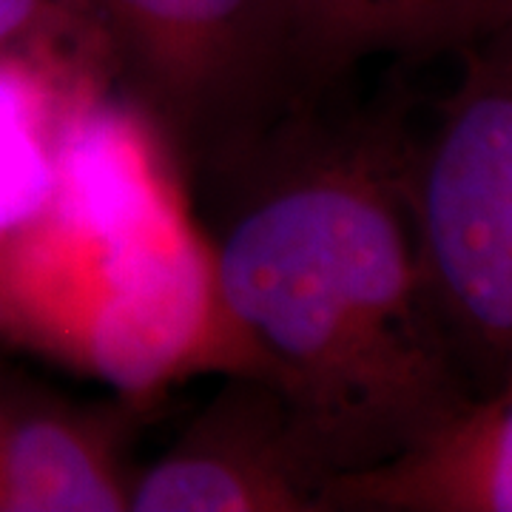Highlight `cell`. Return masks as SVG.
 Returning a JSON list of instances; mask_svg holds the SVG:
<instances>
[{
	"label": "cell",
	"instance_id": "cell-1",
	"mask_svg": "<svg viewBox=\"0 0 512 512\" xmlns=\"http://www.w3.org/2000/svg\"><path fill=\"white\" fill-rule=\"evenodd\" d=\"M399 97L296 106L188 180L222 302L328 478L379 467L473 390L421 262Z\"/></svg>",
	"mask_w": 512,
	"mask_h": 512
},
{
	"label": "cell",
	"instance_id": "cell-2",
	"mask_svg": "<svg viewBox=\"0 0 512 512\" xmlns=\"http://www.w3.org/2000/svg\"><path fill=\"white\" fill-rule=\"evenodd\" d=\"M0 339L146 410L194 376L262 373L180 165L114 89L74 128L55 205L0 256Z\"/></svg>",
	"mask_w": 512,
	"mask_h": 512
},
{
	"label": "cell",
	"instance_id": "cell-3",
	"mask_svg": "<svg viewBox=\"0 0 512 512\" xmlns=\"http://www.w3.org/2000/svg\"><path fill=\"white\" fill-rule=\"evenodd\" d=\"M456 86L413 134L421 262L473 399L512 379V23L458 52Z\"/></svg>",
	"mask_w": 512,
	"mask_h": 512
},
{
	"label": "cell",
	"instance_id": "cell-4",
	"mask_svg": "<svg viewBox=\"0 0 512 512\" xmlns=\"http://www.w3.org/2000/svg\"><path fill=\"white\" fill-rule=\"evenodd\" d=\"M114 89L183 171L296 109L282 0H89Z\"/></svg>",
	"mask_w": 512,
	"mask_h": 512
},
{
	"label": "cell",
	"instance_id": "cell-5",
	"mask_svg": "<svg viewBox=\"0 0 512 512\" xmlns=\"http://www.w3.org/2000/svg\"><path fill=\"white\" fill-rule=\"evenodd\" d=\"M325 484L274 382L225 373L183 433L134 467L128 512H325Z\"/></svg>",
	"mask_w": 512,
	"mask_h": 512
},
{
	"label": "cell",
	"instance_id": "cell-6",
	"mask_svg": "<svg viewBox=\"0 0 512 512\" xmlns=\"http://www.w3.org/2000/svg\"><path fill=\"white\" fill-rule=\"evenodd\" d=\"M146 407L86 402L0 362V512H128Z\"/></svg>",
	"mask_w": 512,
	"mask_h": 512
},
{
	"label": "cell",
	"instance_id": "cell-7",
	"mask_svg": "<svg viewBox=\"0 0 512 512\" xmlns=\"http://www.w3.org/2000/svg\"><path fill=\"white\" fill-rule=\"evenodd\" d=\"M111 89L109 49L100 32L0 52V256L55 205L74 128Z\"/></svg>",
	"mask_w": 512,
	"mask_h": 512
},
{
	"label": "cell",
	"instance_id": "cell-8",
	"mask_svg": "<svg viewBox=\"0 0 512 512\" xmlns=\"http://www.w3.org/2000/svg\"><path fill=\"white\" fill-rule=\"evenodd\" d=\"M296 103L330 97L367 60L456 57L512 23V0H282Z\"/></svg>",
	"mask_w": 512,
	"mask_h": 512
},
{
	"label": "cell",
	"instance_id": "cell-9",
	"mask_svg": "<svg viewBox=\"0 0 512 512\" xmlns=\"http://www.w3.org/2000/svg\"><path fill=\"white\" fill-rule=\"evenodd\" d=\"M325 512H512V379L379 467L328 478Z\"/></svg>",
	"mask_w": 512,
	"mask_h": 512
}]
</instances>
